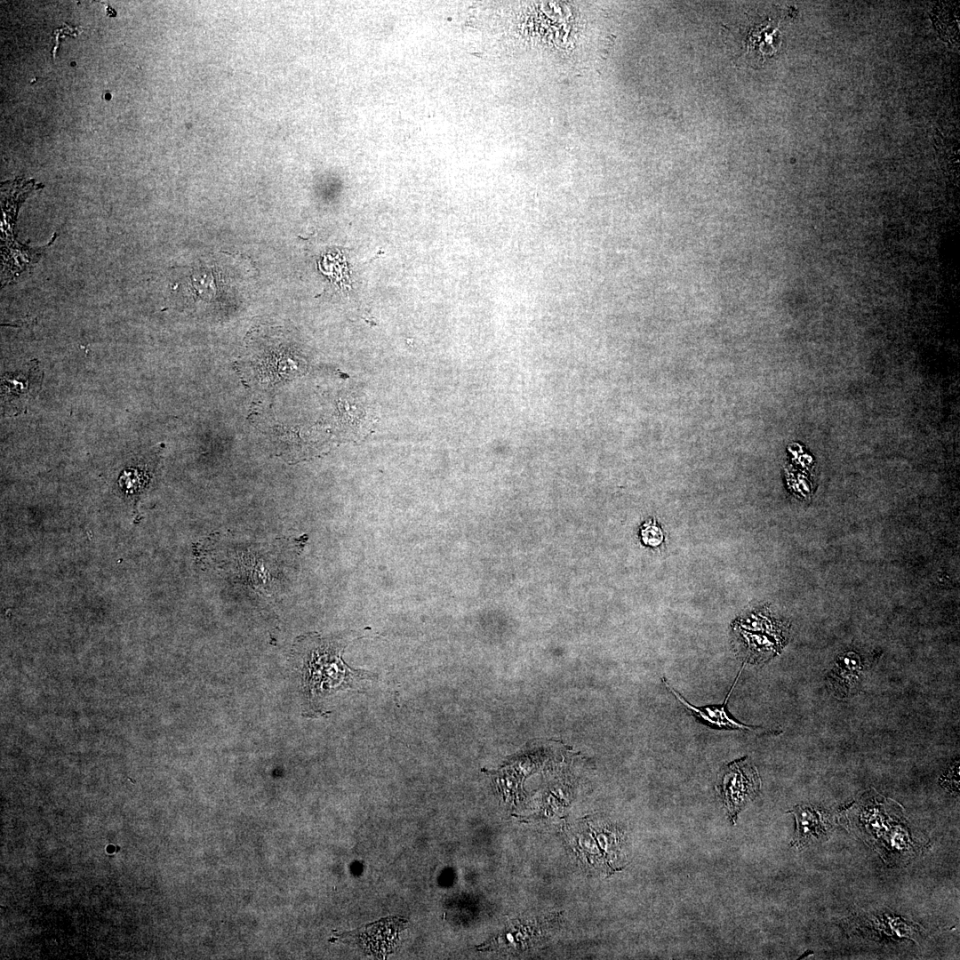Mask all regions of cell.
I'll return each mask as SVG.
<instances>
[{
  "label": "cell",
  "instance_id": "6da1fadb",
  "mask_svg": "<svg viewBox=\"0 0 960 960\" xmlns=\"http://www.w3.org/2000/svg\"><path fill=\"white\" fill-rule=\"evenodd\" d=\"M761 780L748 756L725 764L719 772L716 789L728 818L735 822L739 812L759 792Z\"/></svg>",
  "mask_w": 960,
  "mask_h": 960
},
{
  "label": "cell",
  "instance_id": "7a4b0ae2",
  "mask_svg": "<svg viewBox=\"0 0 960 960\" xmlns=\"http://www.w3.org/2000/svg\"><path fill=\"white\" fill-rule=\"evenodd\" d=\"M745 664L746 663L743 662V665L740 669L739 673L737 674V676L728 694L726 695L724 701L721 705L696 707L689 703L678 692H676L672 686H670V684L664 677H662V682L664 683L668 690L671 692V693L676 698L678 701L681 702V704L691 713V715H692L699 722L706 724L707 726L724 730L757 732L759 730H762V728L744 724L743 723H740L737 719L729 715V712L726 710V705L729 701V698L736 686V684L744 668Z\"/></svg>",
  "mask_w": 960,
  "mask_h": 960
},
{
  "label": "cell",
  "instance_id": "3957f363",
  "mask_svg": "<svg viewBox=\"0 0 960 960\" xmlns=\"http://www.w3.org/2000/svg\"><path fill=\"white\" fill-rule=\"evenodd\" d=\"M42 374L37 366H31L28 371L17 373H5L2 376V404L10 406V411H20L40 388Z\"/></svg>",
  "mask_w": 960,
  "mask_h": 960
},
{
  "label": "cell",
  "instance_id": "277c9868",
  "mask_svg": "<svg viewBox=\"0 0 960 960\" xmlns=\"http://www.w3.org/2000/svg\"><path fill=\"white\" fill-rule=\"evenodd\" d=\"M792 812L796 820V832L792 844L797 846L819 837L827 828L820 812L806 806H796Z\"/></svg>",
  "mask_w": 960,
  "mask_h": 960
},
{
  "label": "cell",
  "instance_id": "5b68a950",
  "mask_svg": "<svg viewBox=\"0 0 960 960\" xmlns=\"http://www.w3.org/2000/svg\"><path fill=\"white\" fill-rule=\"evenodd\" d=\"M641 537L646 545L658 546L662 542L663 534L655 524L647 523L641 529Z\"/></svg>",
  "mask_w": 960,
  "mask_h": 960
}]
</instances>
